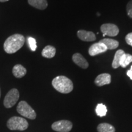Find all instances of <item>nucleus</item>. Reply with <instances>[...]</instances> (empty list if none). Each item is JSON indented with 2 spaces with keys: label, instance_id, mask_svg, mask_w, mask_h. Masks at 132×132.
I'll return each instance as SVG.
<instances>
[{
  "label": "nucleus",
  "instance_id": "obj_4",
  "mask_svg": "<svg viewBox=\"0 0 132 132\" xmlns=\"http://www.w3.org/2000/svg\"><path fill=\"white\" fill-rule=\"evenodd\" d=\"M16 111L22 116L29 119H35L36 113L35 111L25 101H21L16 107Z\"/></svg>",
  "mask_w": 132,
  "mask_h": 132
},
{
  "label": "nucleus",
  "instance_id": "obj_19",
  "mask_svg": "<svg viewBox=\"0 0 132 132\" xmlns=\"http://www.w3.org/2000/svg\"><path fill=\"white\" fill-rule=\"evenodd\" d=\"M95 112L97 116L100 117H103L106 116L107 113L106 106L102 103H99L95 108Z\"/></svg>",
  "mask_w": 132,
  "mask_h": 132
},
{
  "label": "nucleus",
  "instance_id": "obj_3",
  "mask_svg": "<svg viewBox=\"0 0 132 132\" xmlns=\"http://www.w3.org/2000/svg\"><path fill=\"white\" fill-rule=\"evenodd\" d=\"M28 122L25 119L21 117H12L8 120L7 126L11 130H20L23 131L28 127Z\"/></svg>",
  "mask_w": 132,
  "mask_h": 132
},
{
  "label": "nucleus",
  "instance_id": "obj_8",
  "mask_svg": "<svg viewBox=\"0 0 132 132\" xmlns=\"http://www.w3.org/2000/svg\"><path fill=\"white\" fill-rule=\"evenodd\" d=\"M108 50L106 46L104 45L103 44L100 42H97L95 44H92L89 48L88 53L91 56H94L97 54L102 53Z\"/></svg>",
  "mask_w": 132,
  "mask_h": 132
},
{
  "label": "nucleus",
  "instance_id": "obj_1",
  "mask_svg": "<svg viewBox=\"0 0 132 132\" xmlns=\"http://www.w3.org/2000/svg\"><path fill=\"white\" fill-rule=\"evenodd\" d=\"M25 39L23 35L15 34L9 36L4 43V50L8 54H12L19 51L24 44Z\"/></svg>",
  "mask_w": 132,
  "mask_h": 132
},
{
  "label": "nucleus",
  "instance_id": "obj_6",
  "mask_svg": "<svg viewBox=\"0 0 132 132\" xmlns=\"http://www.w3.org/2000/svg\"><path fill=\"white\" fill-rule=\"evenodd\" d=\"M72 123L69 120H62L54 122L52 128L54 131L58 132H69L72 128Z\"/></svg>",
  "mask_w": 132,
  "mask_h": 132
},
{
  "label": "nucleus",
  "instance_id": "obj_16",
  "mask_svg": "<svg viewBox=\"0 0 132 132\" xmlns=\"http://www.w3.org/2000/svg\"><path fill=\"white\" fill-rule=\"evenodd\" d=\"M124 53V51L122 50H119L116 52L113 61L112 62V67L113 69H118V67H120V62L121 60V57Z\"/></svg>",
  "mask_w": 132,
  "mask_h": 132
},
{
  "label": "nucleus",
  "instance_id": "obj_11",
  "mask_svg": "<svg viewBox=\"0 0 132 132\" xmlns=\"http://www.w3.org/2000/svg\"><path fill=\"white\" fill-rule=\"evenodd\" d=\"M72 60H73V62L80 67L81 68L86 69L89 67V64L83 56L80 53H75L72 56Z\"/></svg>",
  "mask_w": 132,
  "mask_h": 132
},
{
  "label": "nucleus",
  "instance_id": "obj_21",
  "mask_svg": "<svg viewBox=\"0 0 132 132\" xmlns=\"http://www.w3.org/2000/svg\"><path fill=\"white\" fill-rule=\"evenodd\" d=\"M127 15L132 19V0H130L127 5Z\"/></svg>",
  "mask_w": 132,
  "mask_h": 132
},
{
  "label": "nucleus",
  "instance_id": "obj_13",
  "mask_svg": "<svg viewBox=\"0 0 132 132\" xmlns=\"http://www.w3.org/2000/svg\"><path fill=\"white\" fill-rule=\"evenodd\" d=\"M12 73L16 78H21L26 74V69L20 64H16L13 67Z\"/></svg>",
  "mask_w": 132,
  "mask_h": 132
},
{
  "label": "nucleus",
  "instance_id": "obj_12",
  "mask_svg": "<svg viewBox=\"0 0 132 132\" xmlns=\"http://www.w3.org/2000/svg\"><path fill=\"white\" fill-rule=\"evenodd\" d=\"M28 3L32 7L39 10H44L47 7V0H28Z\"/></svg>",
  "mask_w": 132,
  "mask_h": 132
},
{
  "label": "nucleus",
  "instance_id": "obj_14",
  "mask_svg": "<svg viewBox=\"0 0 132 132\" xmlns=\"http://www.w3.org/2000/svg\"><path fill=\"white\" fill-rule=\"evenodd\" d=\"M106 46L108 50H114L119 47V43L118 41L112 39H103L99 41Z\"/></svg>",
  "mask_w": 132,
  "mask_h": 132
},
{
  "label": "nucleus",
  "instance_id": "obj_7",
  "mask_svg": "<svg viewBox=\"0 0 132 132\" xmlns=\"http://www.w3.org/2000/svg\"><path fill=\"white\" fill-rule=\"evenodd\" d=\"M100 30L103 32V36H108L110 37L116 36L119 32V28L114 24L105 23L102 24L100 27Z\"/></svg>",
  "mask_w": 132,
  "mask_h": 132
},
{
  "label": "nucleus",
  "instance_id": "obj_18",
  "mask_svg": "<svg viewBox=\"0 0 132 132\" xmlns=\"http://www.w3.org/2000/svg\"><path fill=\"white\" fill-rule=\"evenodd\" d=\"M132 62V55L130 54L125 53L121 57V60L120 62V66H121L123 68H125L130 63Z\"/></svg>",
  "mask_w": 132,
  "mask_h": 132
},
{
  "label": "nucleus",
  "instance_id": "obj_25",
  "mask_svg": "<svg viewBox=\"0 0 132 132\" xmlns=\"http://www.w3.org/2000/svg\"><path fill=\"white\" fill-rule=\"evenodd\" d=\"M130 70H131L132 71V65L131 66V68H130Z\"/></svg>",
  "mask_w": 132,
  "mask_h": 132
},
{
  "label": "nucleus",
  "instance_id": "obj_15",
  "mask_svg": "<svg viewBox=\"0 0 132 132\" xmlns=\"http://www.w3.org/2000/svg\"><path fill=\"white\" fill-rule=\"evenodd\" d=\"M56 54V48L52 45H47L43 49L42 56L46 58H52Z\"/></svg>",
  "mask_w": 132,
  "mask_h": 132
},
{
  "label": "nucleus",
  "instance_id": "obj_17",
  "mask_svg": "<svg viewBox=\"0 0 132 132\" xmlns=\"http://www.w3.org/2000/svg\"><path fill=\"white\" fill-rule=\"evenodd\" d=\"M98 132H115V128L113 125L108 123H100L97 127Z\"/></svg>",
  "mask_w": 132,
  "mask_h": 132
},
{
  "label": "nucleus",
  "instance_id": "obj_22",
  "mask_svg": "<svg viewBox=\"0 0 132 132\" xmlns=\"http://www.w3.org/2000/svg\"><path fill=\"white\" fill-rule=\"evenodd\" d=\"M125 41L127 44L132 47V32H130L125 36Z\"/></svg>",
  "mask_w": 132,
  "mask_h": 132
},
{
  "label": "nucleus",
  "instance_id": "obj_23",
  "mask_svg": "<svg viewBox=\"0 0 132 132\" xmlns=\"http://www.w3.org/2000/svg\"><path fill=\"white\" fill-rule=\"evenodd\" d=\"M127 75L130 77V78L131 79V80H132V71L131 70H129L127 71Z\"/></svg>",
  "mask_w": 132,
  "mask_h": 132
},
{
  "label": "nucleus",
  "instance_id": "obj_20",
  "mask_svg": "<svg viewBox=\"0 0 132 132\" xmlns=\"http://www.w3.org/2000/svg\"><path fill=\"white\" fill-rule=\"evenodd\" d=\"M28 44L29 45V47L32 52L36 51V48H37V45H36V40L34 38L32 37H29L28 39Z\"/></svg>",
  "mask_w": 132,
  "mask_h": 132
},
{
  "label": "nucleus",
  "instance_id": "obj_26",
  "mask_svg": "<svg viewBox=\"0 0 132 132\" xmlns=\"http://www.w3.org/2000/svg\"><path fill=\"white\" fill-rule=\"evenodd\" d=\"M0 97H1V90H0Z\"/></svg>",
  "mask_w": 132,
  "mask_h": 132
},
{
  "label": "nucleus",
  "instance_id": "obj_2",
  "mask_svg": "<svg viewBox=\"0 0 132 132\" xmlns=\"http://www.w3.org/2000/svg\"><path fill=\"white\" fill-rule=\"evenodd\" d=\"M53 86L57 91L62 94H68L73 89V82L65 76H58L52 81Z\"/></svg>",
  "mask_w": 132,
  "mask_h": 132
},
{
  "label": "nucleus",
  "instance_id": "obj_10",
  "mask_svg": "<svg viewBox=\"0 0 132 132\" xmlns=\"http://www.w3.org/2000/svg\"><path fill=\"white\" fill-rule=\"evenodd\" d=\"M111 77L109 73H102L97 76L94 81L97 86H103L111 83Z\"/></svg>",
  "mask_w": 132,
  "mask_h": 132
},
{
  "label": "nucleus",
  "instance_id": "obj_24",
  "mask_svg": "<svg viewBox=\"0 0 132 132\" xmlns=\"http://www.w3.org/2000/svg\"><path fill=\"white\" fill-rule=\"evenodd\" d=\"M7 1H9V0H0V2H6Z\"/></svg>",
  "mask_w": 132,
  "mask_h": 132
},
{
  "label": "nucleus",
  "instance_id": "obj_9",
  "mask_svg": "<svg viewBox=\"0 0 132 132\" xmlns=\"http://www.w3.org/2000/svg\"><path fill=\"white\" fill-rule=\"evenodd\" d=\"M77 36L79 39L85 42H92L96 40L95 34L92 31L79 30L77 32Z\"/></svg>",
  "mask_w": 132,
  "mask_h": 132
},
{
  "label": "nucleus",
  "instance_id": "obj_5",
  "mask_svg": "<svg viewBox=\"0 0 132 132\" xmlns=\"http://www.w3.org/2000/svg\"><path fill=\"white\" fill-rule=\"evenodd\" d=\"M19 92L16 89H12L10 90L5 96L4 100V105L6 108H12L15 105L19 99Z\"/></svg>",
  "mask_w": 132,
  "mask_h": 132
}]
</instances>
